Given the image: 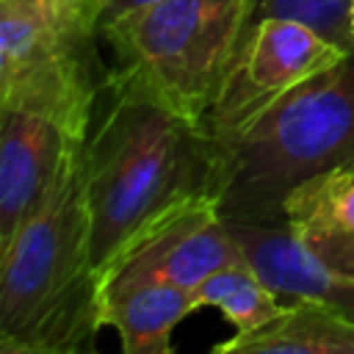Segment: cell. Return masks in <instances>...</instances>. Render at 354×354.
<instances>
[{"mask_svg":"<svg viewBox=\"0 0 354 354\" xmlns=\"http://www.w3.org/2000/svg\"><path fill=\"white\" fill-rule=\"evenodd\" d=\"M111 102L80 152L97 271L160 213L210 194L216 149L207 124L108 75Z\"/></svg>","mask_w":354,"mask_h":354,"instance_id":"1","label":"cell"},{"mask_svg":"<svg viewBox=\"0 0 354 354\" xmlns=\"http://www.w3.org/2000/svg\"><path fill=\"white\" fill-rule=\"evenodd\" d=\"M80 152L0 246V354H75L105 326Z\"/></svg>","mask_w":354,"mask_h":354,"instance_id":"2","label":"cell"},{"mask_svg":"<svg viewBox=\"0 0 354 354\" xmlns=\"http://www.w3.org/2000/svg\"><path fill=\"white\" fill-rule=\"evenodd\" d=\"M213 199L224 218L282 221L288 194L354 169V47L285 94L241 138L213 147Z\"/></svg>","mask_w":354,"mask_h":354,"instance_id":"3","label":"cell"},{"mask_svg":"<svg viewBox=\"0 0 354 354\" xmlns=\"http://www.w3.org/2000/svg\"><path fill=\"white\" fill-rule=\"evenodd\" d=\"M257 0H152L102 25L113 47L111 77L177 113L207 124V113L241 53Z\"/></svg>","mask_w":354,"mask_h":354,"instance_id":"4","label":"cell"},{"mask_svg":"<svg viewBox=\"0 0 354 354\" xmlns=\"http://www.w3.org/2000/svg\"><path fill=\"white\" fill-rule=\"evenodd\" d=\"M102 17V0L0 3V111L47 116L86 144L108 83L97 55Z\"/></svg>","mask_w":354,"mask_h":354,"instance_id":"5","label":"cell"},{"mask_svg":"<svg viewBox=\"0 0 354 354\" xmlns=\"http://www.w3.org/2000/svg\"><path fill=\"white\" fill-rule=\"evenodd\" d=\"M346 53L348 50L299 19H254L221 86V94L207 113L213 147L241 138L285 94L313 75L335 66Z\"/></svg>","mask_w":354,"mask_h":354,"instance_id":"6","label":"cell"},{"mask_svg":"<svg viewBox=\"0 0 354 354\" xmlns=\"http://www.w3.org/2000/svg\"><path fill=\"white\" fill-rule=\"evenodd\" d=\"M213 194L191 196L152 218L100 274L102 279H158L194 290L213 271L241 263Z\"/></svg>","mask_w":354,"mask_h":354,"instance_id":"7","label":"cell"},{"mask_svg":"<svg viewBox=\"0 0 354 354\" xmlns=\"http://www.w3.org/2000/svg\"><path fill=\"white\" fill-rule=\"evenodd\" d=\"M80 149L83 144H75L47 116L0 111V246L11 241Z\"/></svg>","mask_w":354,"mask_h":354,"instance_id":"8","label":"cell"},{"mask_svg":"<svg viewBox=\"0 0 354 354\" xmlns=\"http://www.w3.org/2000/svg\"><path fill=\"white\" fill-rule=\"evenodd\" d=\"M282 221L315 260L354 277V169L296 185L282 205Z\"/></svg>","mask_w":354,"mask_h":354,"instance_id":"9","label":"cell"},{"mask_svg":"<svg viewBox=\"0 0 354 354\" xmlns=\"http://www.w3.org/2000/svg\"><path fill=\"white\" fill-rule=\"evenodd\" d=\"M196 313L194 290L158 279H102V324L124 354H171V332Z\"/></svg>","mask_w":354,"mask_h":354,"instance_id":"10","label":"cell"},{"mask_svg":"<svg viewBox=\"0 0 354 354\" xmlns=\"http://www.w3.org/2000/svg\"><path fill=\"white\" fill-rule=\"evenodd\" d=\"M213 354H354V318L321 301H285L279 315L216 343Z\"/></svg>","mask_w":354,"mask_h":354,"instance_id":"11","label":"cell"},{"mask_svg":"<svg viewBox=\"0 0 354 354\" xmlns=\"http://www.w3.org/2000/svg\"><path fill=\"white\" fill-rule=\"evenodd\" d=\"M194 307L218 310L235 335L254 332L282 310V299L241 260L213 271L205 282L194 288Z\"/></svg>","mask_w":354,"mask_h":354,"instance_id":"12","label":"cell"},{"mask_svg":"<svg viewBox=\"0 0 354 354\" xmlns=\"http://www.w3.org/2000/svg\"><path fill=\"white\" fill-rule=\"evenodd\" d=\"M348 6H351V0H257L254 19H263V17L299 19L304 25L315 28L329 41L340 44L343 50H351L354 39H351Z\"/></svg>","mask_w":354,"mask_h":354,"instance_id":"13","label":"cell"},{"mask_svg":"<svg viewBox=\"0 0 354 354\" xmlns=\"http://www.w3.org/2000/svg\"><path fill=\"white\" fill-rule=\"evenodd\" d=\"M144 3H152V0H105L102 25L111 22V19H116V17H122V14H127V11H133V8H138V6H144Z\"/></svg>","mask_w":354,"mask_h":354,"instance_id":"14","label":"cell"},{"mask_svg":"<svg viewBox=\"0 0 354 354\" xmlns=\"http://www.w3.org/2000/svg\"><path fill=\"white\" fill-rule=\"evenodd\" d=\"M348 22H351V39H354V0L348 6Z\"/></svg>","mask_w":354,"mask_h":354,"instance_id":"15","label":"cell"},{"mask_svg":"<svg viewBox=\"0 0 354 354\" xmlns=\"http://www.w3.org/2000/svg\"><path fill=\"white\" fill-rule=\"evenodd\" d=\"M0 3H30V0H0ZM105 3V0H102Z\"/></svg>","mask_w":354,"mask_h":354,"instance_id":"16","label":"cell"}]
</instances>
